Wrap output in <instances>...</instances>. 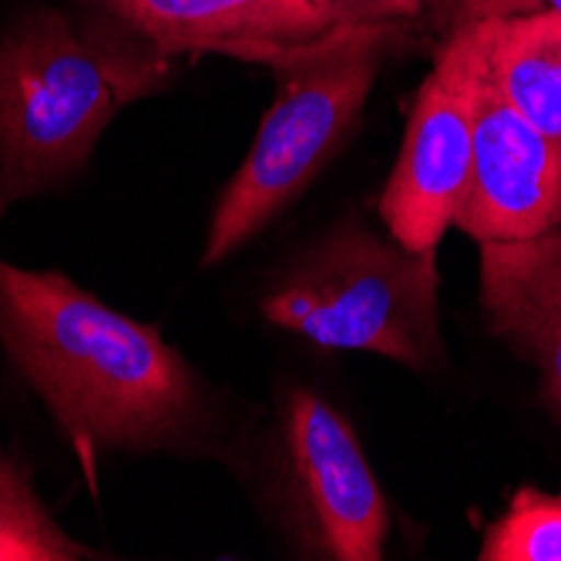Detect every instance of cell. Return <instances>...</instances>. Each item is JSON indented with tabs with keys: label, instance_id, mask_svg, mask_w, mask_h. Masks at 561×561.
<instances>
[{
	"label": "cell",
	"instance_id": "cell-5",
	"mask_svg": "<svg viewBox=\"0 0 561 561\" xmlns=\"http://www.w3.org/2000/svg\"><path fill=\"white\" fill-rule=\"evenodd\" d=\"M481 71L478 27L444 37L437 65L417 91L397 165L380 195V219L407 249H437L461 206L474 151V84Z\"/></svg>",
	"mask_w": 561,
	"mask_h": 561
},
{
	"label": "cell",
	"instance_id": "cell-14",
	"mask_svg": "<svg viewBox=\"0 0 561 561\" xmlns=\"http://www.w3.org/2000/svg\"><path fill=\"white\" fill-rule=\"evenodd\" d=\"M313 8L336 24H403L424 18V0H313Z\"/></svg>",
	"mask_w": 561,
	"mask_h": 561
},
{
	"label": "cell",
	"instance_id": "cell-7",
	"mask_svg": "<svg viewBox=\"0 0 561 561\" xmlns=\"http://www.w3.org/2000/svg\"><path fill=\"white\" fill-rule=\"evenodd\" d=\"M454 226L478 242L531 239L561 226V141L507 105L484 68L474 84L471 175Z\"/></svg>",
	"mask_w": 561,
	"mask_h": 561
},
{
	"label": "cell",
	"instance_id": "cell-16",
	"mask_svg": "<svg viewBox=\"0 0 561 561\" xmlns=\"http://www.w3.org/2000/svg\"><path fill=\"white\" fill-rule=\"evenodd\" d=\"M8 206V202H4V195H0V209H4Z\"/></svg>",
	"mask_w": 561,
	"mask_h": 561
},
{
	"label": "cell",
	"instance_id": "cell-15",
	"mask_svg": "<svg viewBox=\"0 0 561 561\" xmlns=\"http://www.w3.org/2000/svg\"><path fill=\"white\" fill-rule=\"evenodd\" d=\"M541 4H545L548 11H554V14L561 18V0H541Z\"/></svg>",
	"mask_w": 561,
	"mask_h": 561
},
{
	"label": "cell",
	"instance_id": "cell-1",
	"mask_svg": "<svg viewBox=\"0 0 561 561\" xmlns=\"http://www.w3.org/2000/svg\"><path fill=\"white\" fill-rule=\"evenodd\" d=\"M0 343L75 450H162L198 424V383L159 327L61 273L0 260Z\"/></svg>",
	"mask_w": 561,
	"mask_h": 561
},
{
	"label": "cell",
	"instance_id": "cell-6",
	"mask_svg": "<svg viewBox=\"0 0 561 561\" xmlns=\"http://www.w3.org/2000/svg\"><path fill=\"white\" fill-rule=\"evenodd\" d=\"M286 454L313 551L333 561H377L390 531L387 497L346 417L313 390L286 403Z\"/></svg>",
	"mask_w": 561,
	"mask_h": 561
},
{
	"label": "cell",
	"instance_id": "cell-4",
	"mask_svg": "<svg viewBox=\"0 0 561 561\" xmlns=\"http://www.w3.org/2000/svg\"><path fill=\"white\" fill-rule=\"evenodd\" d=\"M437 286L434 249L417 252L364 222H343L263 299V317L327 350L434 370L444 356Z\"/></svg>",
	"mask_w": 561,
	"mask_h": 561
},
{
	"label": "cell",
	"instance_id": "cell-12",
	"mask_svg": "<svg viewBox=\"0 0 561 561\" xmlns=\"http://www.w3.org/2000/svg\"><path fill=\"white\" fill-rule=\"evenodd\" d=\"M481 561H561V494L518 491L484 535Z\"/></svg>",
	"mask_w": 561,
	"mask_h": 561
},
{
	"label": "cell",
	"instance_id": "cell-10",
	"mask_svg": "<svg viewBox=\"0 0 561 561\" xmlns=\"http://www.w3.org/2000/svg\"><path fill=\"white\" fill-rule=\"evenodd\" d=\"M481 68L535 128L561 141V18L548 8L478 21Z\"/></svg>",
	"mask_w": 561,
	"mask_h": 561
},
{
	"label": "cell",
	"instance_id": "cell-8",
	"mask_svg": "<svg viewBox=\"0 0 561 561\" xmlns=\"http://www.w3.org/2000/svg\"><path fill=\"white\" fill-rule=\"evenodd\" d=\"M115 24L165 58L226 55L263 65L273 50L330 31L313 0H94Z\"/></svg>",
	"mask_w": 561,
	"mask_h": 561
},
{
	"label": "cell",
	"instance_id": "cell-13",
	"mask_svg": "<svg viewBox=\"0 0 561 561\" xmlns=\"http://www.w3.org/2000/svg\"><path fill=\"white\" fill-rule=\"evenodd\" d=\"M541 11V0H424V18L440 34L450 37L468 24Z\"/></svg>",
	"mask_w": 561,
	"mask_h": 561
},
{
	"label": "cell",
	"instance_id": "cell-3",
	"mask_svg": "<svg viewBox=\"0 0 561 561\" xmlns=\"http://www.w3.org/2000/svg\"><path fill=\"white\" fill-rule=\"evenodd\" d=\"M397 41L400 24H336L263 58L276 75V98L219 195L202 263L229 260L320 175L356 128Z\"/></svg>",
	"mask_w": 561,
	"mask_h": 561
},
{
	"label": "cell",
	"instance_id": "cell-2",
	"mask_svg": "<svg viewBox=\"0 0 561 561\" xmlns=\"http://www.w3.org/2000/svg\"><path fill=\"white\" fill-rule=\"evenodd\" d=\"M175 58L131 31L31 11L0 34V195L47 192L71 179L135 101L159 91Z\"/></svg>",
	"mask_w": 561,
	"mask_h": 561
},
{
	"label": "cell",
	"instance_id": "cell-11",
	"mask_svg": "<svg viewBox=\"0 0 561 561\" xmlns=\"http://www.w3.org/2000/svg\"><path fill=\"white\" fill-rule=\"evenodd\" d=\"M91 554L50 518L31 481L0 457V561H81Z\"/></svg>",
	"mask_w": 561,
	"mask_h": 561
},
{
	"label": "cell",
	"instance_id": "cell-9",
	"mask_svg": "<svg viewBox=\"0 0 561 561\" xmlns=\"http://www.w3.org/2000/svg\"><path fill=\"white\" fill-rule=\"evenodd\" d=\"M481 306L491 333L538 367L545 400L561 417V226L481 242Z\"/></svg>",
	"mask_w": 561,
	"mask_h": 561
}]
</instances>
